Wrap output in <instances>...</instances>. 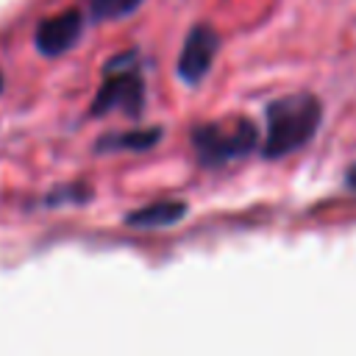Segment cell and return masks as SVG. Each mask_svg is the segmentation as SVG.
Returning a JSON list of instances; mask_svg holds the SVG:
<instances>
[{
    "mask_svg": "<svg viewBox=\"0 0 356 356\" xmlns=\"http://www.w3.org/2000/svg\"><path fill=\"white\" fill-rule=\"evenodd\" d=\"M145 108V78L136 50H125L106 61L103 83L89 106L92 117H103L108 111H120L125 117H139Z\"/></svg>",
    "mask_w": 356,
    "mask_h": 356,
    "instance_id": "cell-3",
    "label": "cell"
},
{
    "mask_svg": "<svg viewBox=\"0 0 356 356\" xmlns=\"http://www.w3.org/2000/svg\"><path fill=\"white\" fill-rule=\"evenodd\" d=\"M81 33H83V14L78 8H67L36 25L33 44L42 56H61L78 44Z\"/></svg>",
    "mask_w": 356,
    "mask_h": 356,
    "instance_id": "cell-5",
    "label": "cell"
},
{
    "mask_svg": "<svg viewBox=\"0 0 356 356\" xmlns=\"http://www.w3.org/2000/svg\"><path fill=\"white\" fill-rule=\"evenodd\" d=\"M0 89H3V75H0Z\"/></svg>",
    "mask_w": 356,
    "mask_h": 356,
    "instance_id": "cell-10",
    "label": "cell"
},
{
    "mask_svg": "<svg viewBox=\"0 0 356 356\" xmlns=\"http://www.w3.org/2000/svg\"><path fill=\"white\" fill-rule=\"evenodd\" d=\"M142 0H89V17L95 22H114L122 17H131Z\"/></svg>",
    "mask_w": 356,
    "mask_h": 356,
    "instance_id": "cell-8",
    "label": "cell"
},
{
    "mask_svg": "<svg viewBox=\"0 0 356 356\" xmlns=\"http://www.w3.org/2000/svg\"><path fill=\"white\" fill-rule=\"evenodd\" d=\"M186 203L184 200H156L147 203L142 209H134L125 214V225L131 228H164V225H175L178 220L186 217Z\"/></svg>",
    "mask_w": 356,
    "mask_h": 356,
    "instance_id": "cell-6",
    "label": "cell"
},
{
    "mask_svg": "<svg viewBox=\"0 0 356 356\" xmlns=\"http://www.w3.org/2000/svg\"><path fill=\"white\" fill-rule=\"evenodd\" d=\"M189 142L203 167H222V164L239 161L256 150L259 128L253 125V120H248L242 114H231L222 120L192 125Z\"/></svg>",
    "mask_w": 356,
    "mask_h": 356,
    "instance_id": "cell-2",
    "label": "cell"
},
{
    "mask_svg": "<svg viewBox=\"0 0 356 356\" xmlns=\"http://www.w3.org/2000/svg\"><path fill=\"white\" fill-rule=\"evenodd\" d=\"M161 142V128H134V131H114L106 134L95 142V153H120V150H134L145 153L153 145Z\"/></svg>",
    "mask_w": 356,
    "mask_h": 356,
    "instance_id": "cell-7",
    "label": "cell"
},
{
    "mask_svg": "<svg viewBox=\"0 0 356 356\" xmlns=\"http://www.w3.org/2000/svg\"><path fill=\"white\" fill-rule=\"evenodd\" d=\"M220 44H222V39H220L217 28H211L209 22L192 25V31L186 33V39L181 44V53L175 61V75L186 86H197L209 75V70L220 53Z\"/></svg>",
    "mask_w": 356,
    "mask_h": 356,
    "instance_id": "cell-4",
    "label": "cell"
},
{
    "mask_svg": "<svg viewBox=\"0 0 356 356\" xmlns=\"http://www.w3.org/2000/svg\"><path fill=\"white\" fill-rule=\"evenodd\" d=\"M345 186L356 192V161H353V164H350V167L345 170Z\"/></svg>",
    "mask_w": 356,
    "mask_h": 356,
    "instance_id": "cell-9",
    "label": "cell"
},
{
    "mask_svg": "<svg viewBox=\"0 0 356 356\" xmlns=\"http://www.w3.org/2000/svg\"><path fill=\"white\" fill-rule=\"evenodd\" d=\"M264 120L267 134L261 142V156L284 159L314 139L323 122V103L312 92H289L264 106Z\"/></svg>",
    "mask_w": 356,
    "mask_h": 356,
    "instance_id": "cell-1",
    "label": "cell"
}]
</instances>
